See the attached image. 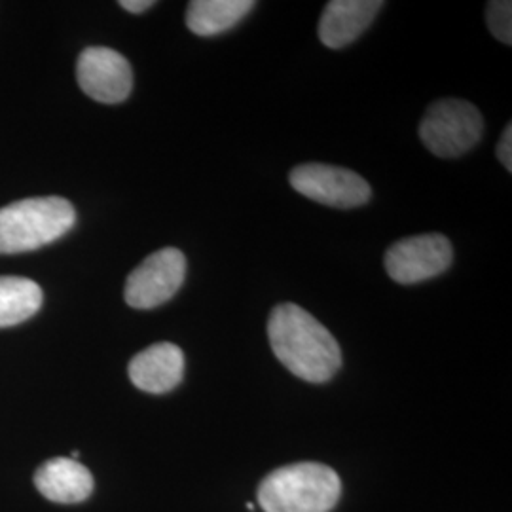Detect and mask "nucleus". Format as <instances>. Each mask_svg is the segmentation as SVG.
<instances>
[{
  "instance_id": "nucleus-12",
  "label": "nucleus",
  "mask_w": 512,
  "mask_h": 512,
  "mask_svg": "<svg viewBox=\"0 0 512 512\" xmlns=\"http://www.w3.org/2000/svg\"><path fill=\"white\" fill-rule=\"evenodd\" d=\"M255 6L253 0H192L186 10V25L198 37H217L234 29Z\"/></svg>"
},
{
  "instance_id": "nucleus-9",
  "label": "nucleus",
  "mask_w": 512,
  "mask_h": 512,
  "mask_svg": "<svg viewBox=\"0 0 512 512\" xmlns=\"http://www.w3.org/2000/svg\"><path fill=\"white\" fill-rule=\"evenodd\" d=\"M128 372L137 389L154 395L169 393L183 382V349L171 342L154 344L131 359Z\"/></svg>"
},
{
  "instance_id": "nucleus-2",
  "label": "nucleus",
  "mask_w": 512,
  "mask_h": 512,
  "mask_svg": "<svg viewBox=\"0 0 512 512\" xmlns=\"http://www.w3.org/2000/svg\"><path fill=\"white\" fill-rule=\"evenodd\" d=\"M342 494L340 476L323 463H294L266 476L258 486L264 512H330Z\"/></svg>"
},
{
  "instance_id": "nucleus-3",
  "label": "nucleus",
  "mask_w": 512,
  "mask_h": 512,
  "mask_svg": "<svg viewBox=\"0 0 512 512\" xmlns=\"http://www.w3.org/2000/svg\"><path fill=\"white\" fill-rule=\"evenodd\" d=\"M73 203L59 196L27 198L0 209V255L35 251L73 230Z\"/></svg>"
},
{
  "instance_id": "nucleus-10",
  "label": "nucleus",
  "mask_w": 512,
  "mask_h": 512,
  "mask_svg": "<svg viewBox=\"0 0 512 512\" xmlns=\"http://www.w3.org/2000/svg\"><path fill=\"white\" fill-rule=\"evenodd\" d=\"M382 0H332L319 21V38L332 48H346L365 33L382 10Z\"/></svg>"
},
{
  "instance_id": "nucleus-1",
  "label": "nucleus",
  "mask_w": 512,
  "mask_h": 512,
  "mask_svg": "<svg viewBox=\"0 0 512 512\" xmlns=\"http://www.w3.org/2000/svg\"><path fill=\"white\" fill-rule=\"evenodd\" d=\"M268 338L279 363L310 384L329 382L342 366V349L329 329L291 302L270 313Z\"/></svg>"
},
{
  "instance_id": "nucleus-13",
  "label": "nucleus",
  "mask_w": 512,
  "mask_h": 512,
  "mask_svg": "<svg viewBox=\"0 0 512 512\" xmlns=\"http://www.w3.org/2000/svg\"><path fill=\"white\" fill-rule=\"evenodd\" d=\"M44 294L25 277H0V329L16 327L31 319L42 306Z\"/></svg>"
},
{
  "instance_id": "nucleus-8",
  "label": "nucleus",
  "mask_w": 512,
  "mask_h": 512,
  "mask_svg": "<svg viewBox=\"0 0 512 512\" xmlns=\"http://www.w3.org/2000/svg\"><path fill=\"white\" fill-rule=\"evenodd\" d=\"M76 78L82 92L105 105L126 101L133 88V71L128 59L101 46L86 48L80 54Z\"/></svg>"
},
{
  "instance_id": "nucleus-5",
  "label": "nucleus",
  "mask_w": 512,
  "mask_h": 512,
  "mask_svg": "<svg viewBox=\"0 0 512 512\" xmlns=\"http://www.w3.org/2000/svg\"><path fill=\"white\" fill-rule=\"evenodd\" d=\"M186 256L175 247H165L143 260L126 281L124 298L135 310H152L169 302L183 287Z\"/></svg>"
},
{
  "instance_id": "nucleus-4",
  "label": "nucleus",
  "mask_w": 512,
  "mask_h": 512,
  "mask_svg": "<svg viewBox=\"0 0 512 512\" xmlns=\"http://www.w3.org/2000/svg\"><path fill=\"white\" fill-rule=\"evenodd\" d=\"M484 131L480 110L463 99H440L423 114L421 143L439 158H458L475 148Z\"/></svg>"
},
{
  "instance_id": "nucleus-15",
  "label": "nucleus",
  "mask_w": 512,
  "mask_h": 512,
  "mask_svg": "<svg viewBox=\"0 0 512 512\" xmlns=\"http://www.w3.org/2000/svg\"><path fill=\"white\" fill-rule=\"evenodd\" d=\"M497 160L501 162V165L507 169V171H512V126L509 124L505 131H503V135H501V139H499V143H497Z\"/></svg>"
},
{
  "instance_id": "nucleus-16",
  "label": "nucleus",
  "mask_w": 512,
  "mask_h": 512,
  "mask_svg": "<svg viewBox=\"0 0 512 512\" xmlns=\"http://www.w3.org/2000/svg\"><path fill=\"white\" fill-rule=\"evenodd\" d=\"M120 6L131 14H143L148 8L154 6V0H122Z\"/></svg>"
},
{
  "instance_id": "nucleus-7",
  "label": "nucleus",
  "mask_w": 512,
  "mask_h": 512,
  "mask_svg": "<svg viewBox=\"0 0 512 512\" xmlns=\"http://www.w3.org/2000/svg\"><path fill=\"white\" fill-rule=\"evenodd\" d=\"M454 260L450 239L442 234H421L399 239L385 253V270L395 283L416 285L444 274Z\"/></svg>"
},
{
  "instance_id": "nucleus-14",
  "label": "nucleus",
  "mask_w": 512,
  "mask_h": 512,
  "mask_svg": "<svg viewBox=\"0 0 512 512\" xmlns=\"http://www.w3.org/2000/svg\"><path fill=\"white\" fill-rule=\"evenodd\" d=\"M486 21H488V29L492 31V35L499 42L511 46L512 2H509V0H492L486 6Z\"/></svg>"
},
{
  "instance_id": "nucleus-6",
  "label": "nucleus",
  "mask_w": 512,
  "mask_h": 512,
  "mask_svg": "<svg viewBox=\"0 0 512 512\" xmlns=\"http://www.w3.org/2000/svg\"><path fill=\"white\" fill-rule=\"evenodd\" d=\"M289 183L311 202L338 209L361 207L372 196L370 184L359 173L338 165H298L291 171Z\"/></svg>"
},
{
  "instance_id": "nucleus-11",
  "label": "nucleus",
  "mask_w": 512,
  "mask_h": 512,
  "mask_svg": "<svg viewBox=\"0 0 512 512\" xmlns=\"http://www.w3.org/2000/svg\"><path fill=\"white\" fill-rule=\"evenodd\" d=\"M35 486L46 499L63 505L86 501L93 492V476L82 463L55 458L42 463L35 473Z\"/></svg>"
}]
</instances>
